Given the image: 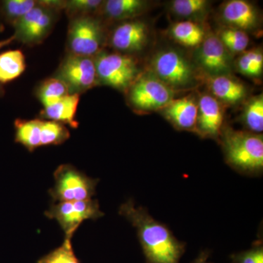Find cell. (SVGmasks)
<instances>
[{
  "label": "cell",
  "instance_id": "6da1fadb",
  "mask_svg": "<svg viewBox=\"0 0 263 263\" xmlns=\"http://www.w3.org/2000/svg\"><path fill=\"white\" fill-rule=\"evenodd\" d=\"M119 213L136 228L147 263H179L186 250L165 224L156 220L147 209L136 206L132 199L123 203Z\"/></svg>",
  "mask_w": 263,
  "mask_h": 263
},
{
  "label": "cell",
  "instance_id": "7a4b0ae2",
  "mask_svg": "<svg viewBox=\"0 0 263 263\" xmlns=\"http://www.w3.org/2000/svg\"><path fill=\"white\" fill-rule=\"evenodd\" d=\"M221 144L226 162L243 174L259 175L263 169V139L259 134L235 130H221Z\"/></svg>",
  "mask_w": 263,
  "mask_h": 263
},
{
  "label": "cell",
  "instance_id": "3957f363",
  "mask_svg": "<svg viewBox=\"0 0 263 263\" xmlns=\"http://www.w3.org/2000/svg\"><path fill=\"white\" fill-rule=\"evenodd\" d=\"M94 60L99 84L125 91L141 75L138 62L129 54L102 51Z\"/></svg>",
  "mask_w": 263,
  "mask_h": 263
},
{
  "label": "cell",
  "instance_id": "277c9868",
  "mask_svg": "<svg viewBox=\"0 0 263 263\" xmlns=\"http://www.w3.org/2000/svg\"><path fill=\"white\" fill-rule=\"evenodd\" d=\"M152 73L172 90L185 89L196 84L193 65L182 53L164 50L155 55L151 62Z\"/></svg>",
  "mask_w": 263,
  "mask_h": 263
},
{
  "label": "cell",
  "instance_id": "5b68a950",
  "mask_svg": "<svg viewBox=\"0 0 263 263\" xmlns=\"http://www.w3.org/2000/svg\"><path fill=\"white\" fill-rule=\"evenodd\" d=\"M105 32L100 21L92 15L71 18L67 33L69 54L95 57L102 51Z\"/></svg>",
  "mask_w": 263,
  "mask_h": 263
},
{
  "label": "cell",
  "instance_id": "8992f818",
  "mask_svg": "<svg viewBox=\"0 0 263 263\" xmlns=\"http://www.w3.org/2000/svg\"><path fill=\"white\" fill-rule=\"evenodd\" d=\"M54 186L49 190L55 202L83 201L95 195L98 180L88 177L71 164H62L55 171Z\"/></svg>",
  "mask_w": 263,
  "mask_h": 263
},
{
  "label": "cell",
  "instance_id": "52a82bcc",
  "mask_svg": "<svg viewBox=\"0 0 263 263\" xmlns=\"http://www.w3.org/2000/svg\"><path fill=\"white\" fill-rule=\"evenodd\" d=\"M128 102L138 111L164 108L174 100V90L152 72L140 75L127 90Z\"/></svg>",
  "mask_w": 263,
  "mask_h": 263
},
{
  "label": "cell",
  "instance_id": "ba28073f",
  "mask_svg": "<svg viewBox=\"0 0 263 263\" xmlns=\"http://www.w3.org/2000/svg\"><path fill=\"white\" fill-rule=\"evenodd\" d=\"M55 77L63 81L70 94L80 95L99 85L94 57L67 54Z\"/></svg>",
  "mask_w": 263,
  "mask_h": 263
},
{
  "label": "cell",
  "instance_id": "9c48e42d",
  "mask_svg": "<svg viewBox=\"0 0 263 263\" xmlns=\"http://www.w3.org/2000/svg\"><path fill=\"white\" fill-rule=\"evenodd\" d=\"M51 219L60 224L65 238H72L81 223L88 219H97L104 215L98 200L55 202L45 213Z\"/></svg>",
  "mask_w": 263,
  "mask_h": 263
},
{
  "label": "cell",
  "instance_id": "30bf717a",
  "mask_svg": "<svg viewBox=\"0 0 263 263\" xmlns=\"http://www.w3.org/2000/svg\"><path fill=\"white\" fill-rule=\"evenodd\" d=\"M56 13L38 3L37 6L13 24L15 40L29 46L42 43L53 28Z\"/></svg>",
  "mask_w": 263,
  "mask_h": 263
},
{
  "label": "cell",
  "instance_id": "8fae6325",
  "mask_svg": "<svg viewBox=\"0 0 263 263\" xmlns=\"http://www.w3.org/2000/svg\"><path fill=\"white\" fill-rule=\"evenodd\" d=\"M197 60L202 70L211 78L230 76L233 68L230 52L214 34L205 35L199 48Z\"/></svg>",
  "mask_w": 263,
  "mask_h": 263
},
{
  "label": "cell",
  "instance_id": "7c38bea8",
  "mask_svg": "<svg viewBox=\"0 0 263 263\" xmlns=\"http://www.w3.org/2000/svg\"><path fill=\"white\" fill-rule=\"evenodd\" d=\"M148 40L146 24L141 21L132 19L114 29L110 35V43L119 53L129 54L142 51L146 47Z\"/></svg>",
  "mask_w": 263,
  "mask_h": 263
},
{
  "label": "cell",
  "instance_id": "4fadbf2b",
  "mask_svg": "<svg viewBox=\"0 0 263 263\" xmlns=\"http://www.w3.org/2000/svg\"><path fill=\"white\" fill-rule=\"evenodd\" d=\"M196 129L202 138H217L223 124V110L219 100L211 95H202L199 100Z\"/></svg>",
  "mask_w": 263,
  "mask_h": 263
},
{
  "label": "cell",
  "instance_id": "5bb4252c",
  "mask_svg": "<svg viewBox=\"0 0 263 263\" xmlns=\"http://www.w3.org/2000/svg\"><path fill=\"white\" fill-rule=\"evenodd\" d=\"M221 15L232 28L250 30L258 24V13L254 5L243 0H232L223 6Z\"/></svg>",
  "mask_w": 263,
  "mask_h": 263
},
{
  "label": "cell",
  "instance_id": "9a60e30c",
  "mask_svg": "<svg viewBox=\"0 0 263 263\" xmlns=\"http://www.w3.org/2000/svg\"><path fill=\"white\" fill-rule=\"evenodd\" d=\"M197 113L198 104L190 96L173 100L164 108L166 118L175 127L183 130H195Z\"/></svg>",
  "mask_w": 263,
  "mask_h": 263
},
{
  "label": "cell",
  "instance_id": "2e32d148",
  "mask_svg": "<svg viewBox=\"0 0 263 263\" xmlns=\"http://www.w3.org/2000/svg\"><path fill=\"white\" fill-rule=\"evenodd\" d=\"M80 95H69L51 106L44 108L43 117L48 120L68 124L71 127H79V122L76 121V116L79 106Z\"/></svg>",
  "mask_w": 263,
  "mask_h": 263
},
{
  "label": "cell",
  "instance_id": "e0dca14e",
  "mask_svg": "<svg viewBox=\"0 0 263 263\" xmlns=\"http://www.w3.org/2000/svg\"><path fill=\"white\" fill-rule=\"evenodd\" d=\"M209 87L214 98L224 103H238L247 95V89L245 85L230 76L211 78Z\"/></svg>",
  "mask_w": 263,
  "mask_h": 263
},
{
  "label": "cell",
  "instance_id": "ac0fdd59",
  "mask_svg": "<svg viewBox=\"0 0 263 263\" xmlns=\"http://www.w3.org/2000/svg\"><path fill=\"white\" fill-rule=\"evenodd\" d=\"M146 6V2L142 0H108L104 1L101 10L112 20H127L141 14Z\"/></svg>",
  "mask_w": 263,
  "mask_h": 263
},
{
  "label": "cell",
  "instance_id": "d6986e66",
  "mask_svg": "<svg viewBox=\"0 0 263 263\" xmlns=\"http://www.w3.org/2000/svg\"><path fill=\"white\" fill-rule=\"evenodd\" d=\"M41 119H16L14 124L15 141L22 144L29 152H33L41 146Z\"/></svg>",
  "mask_w": 263,
  "mask_h": 263
},
{
  "label": "cell",
  "instance_id": "ffe728a7",
  "mask_svg": "<svg viewBox=\"0 0 263 263\" xmlns=\"http://www.w3.org/2000/svg\"><path fill=\"white\" fill-rule=\"evenodd\" d=\"M170 32L175 41L187 47L200 46L205 37L201 26L192 21L177 22L172 26Z\"/></svg>",
  "mask_w": 263,
  "mask_h": 263
},
{
  "label": "cell",
  "instance_id": "44dd1931",
  "mask_svg": "<svg viewBox=\"0 0 263 263\" xmlns=\"http://www.w3.org/2000/svg\"><path fill=\"white\" fill-rule=\"evenodd\" d=\"M25 70V57L20 50H10L0 54V84L15 80Z\"/></svg>",
  "mask_w": 263,
  "mask_h": 263
},
{
  "label": "cell",
  "instance_id": "7402d4cb",
  "mask_svg": "<svg viewBox=\"0 0 263 263\" xmlns=\"http://www.w3.org/2000/svg\"><path fill=\"white\" fill-rule=\"evenodd\" d=\"M69 95L67 85L56 77L43 81L37 90V98L44 108L51 106Z\"/></svg>",
  "mask_w": 263,
  "mask_h": 263
},
{
  "label": "cell",
  "instance_id": "603a6c76",
  "mask_svg": "<svg viewBox=\"0 0 263 263\" xmlns=\"http://www.w3.org/2000/svg\"><path fill=\"white\" fill-rule=\"evenodd\" d=\"M70 138V132L62 123L51 120H42L41 124V146H53L65 143Z\"/></svg>",
  "mask_w": 263,
  "mask_h": 263
},
{
  "label": "cell",
  "instance_id": "cb8c5ba5",
  "mask_svg": "<svg viewBox=\"0 0 263 263\" xmlns=\"http://www.w3.org/2000/svg\"><path fill=\"white\" fill-rule=\"evenodd\" d=\"M243 121L246 126L253 133L263 131V98L262 95L251 99L245 107Z\"/></svg>",
  "mask_w": 263,
  "mask_h": 263
},
{
  "label": "cell",
  "instance_id": "d4e9b609",
  "mask_svg": "<svg viewBox=\"0 0 263 263\" xmlns=\"http://www.w3.org/2000/svg\"><path fill=\"white\" fill-rule=\"evenodd\" d=\"M37 5L34 0H5L2 4V13L5 20L13 25Z\"/></svg>",
  "mask_w": 263,
  "mask_h": 263
},
{
  "label": "cell",
  "instance_id": "484cf974",
  "mask_svg": "<svg viewBox=\"0 0 263 263\" xmlns=\"http://www.w3.org/2000/svg\"><path fill=\"white\" fill-rule=\"evenodd\" d=\"M216 36L229 52L241 53L249 46V37L245 31L231 27L221 29Z\"/></svg>",
  "mask_w": 263,
  "mask_h": 263
},
{
  "label": "cell",
  "instance_id": "4316f807",
  "mask_svg": "<svg viewBox=\"0 0 263 263\" xmlns=\"http://www.w3.org/2000/svg\"><path fill=\"white\" fill-rule=\"evenodd\" d=\"M37 263H81L72 248L71 238H65L62 245L43 256Z\"/></svg>",
  "mask_w": 263,
  "mask_h": 263
},
{
  "label": "cell",
  "instance_id": "83f0119b",
  "mask_svg": "<svg viewBox=\"0 0 263 263\" xmlns=\"http://www.w3.org/2000/svg\"><path fill=\"white\" fill-rule=\"evenodd\" d=\"M103 3L101 0H70L66 1L65 10L71 18L91 15L100 11Z\"/></svg>",
  "mask_w": 263,
  "mask_h": 263
},
{
  "label": "cell",
  "instance_id": "f1b7e54d",
  "mask_svg": "<svg viewBox=\"0 0 263 263\" xmlns=\"http://www.w3.org/2000/svg\"><path fill=\"white\" fill-rule=\"evenodd\" d=\"M209 2L205 0H175L171 9L181 17H193L201 14L207 8Z\"/></svg>",
  "mask_w": 263,
  "mask_h": 263
},
{
  "label": "cell",
  "instance_id": "f546056e",
  "mask_svg": "<svg viewBox=\"0 0 263 263\" xmlns=\"http://www.w3.org/2000/svg\"><path fill=\"white\" fill-rule=\"evenodd\" d=\"M230 263H263L262 240H257L252 248L230 255Z\"/></svg>",
  "mask_w": 263,
  "mask_h": 263
},
{
  "label": "cell",
  "instance_id": "4dcf8cb0",
  "mask_svg": "<svg viewBox=\"0 0 263 263\" xmlns=\"http://www.w3.org/2000/svg\"><path fill=\"white\" fill-rule=\"evenodd\" d=\"M236 67L240 73L252 77V50L243 52L238 57Z\"/></svg>",
  "mask_w": 263,
  "mask_h": 263
},
{
  "label": "cell",
  "instance_id": "1f68e13d",
  "mask_svg": "<svg viewBox=\"0 0 263 263\" xmlns=\"http://www.w3.org/2000/svg\"><path fill=\"white\" fill-rule=\"evenodd\" d=\"M252 77L260 76L263 69V55L260 50H252Z\"/></svg>",
  "mask_w": 263,
  "mask_h": 263
},
{
  "label": "cell",
  "instance_id": "d6a6232c",
  "mask_svg": "<svg viewBox=\"0 0 263 263\" xmlns=\"http://www.w3.org/2000/svg\"><path fill=\"white\" fill-rule=\"evenodd\" d=\"M40 5L53 10V11H60L61 10H65L66 1H60V0H43L37 1Z\"/></svg>",
  "mask_w": 263,
  "mask_h": 263
},
{
  "label": "cell",
  "instance_id": "836d02e7",
  "mask_svg": "<svg viewBox=\"0 0 263 263\" xmlns=\"http://www.w3.org/2000/svg\"><path fill=\"white\" fill-rule=\"evenodd\" d=\"M209 256H210V253H209V251H202V252H200L199 255L197 256V258L192 263H213L209 262Z\"/></svg>",
  "mask_w": 263,
  "mask_h": 263
},
{
  "label": "cell",
  "instance_id": "e575fe53",
  "mask_svg": "<svg viewBox=\"0 0 263 263\" xmlns=\"http://www.w3.org/2000/svg\"><path fill=\"white\" fill-rule=\"evenodd\" d=\"M14 40H15V36L13 35L11 36V37L7 38V39L0 41V49L4 48L5 46H8V45H9L10 43L13 42Z\"/></svg>",
  "mask_w": 263,
  "mask_h": 263
},
{
  "label": "cell",
  "instance_id": "d590c367",
  "mask_svg": "<svg viewBox=\"0 0 263 263\" xmlns=\"http://www.w3.org/2000/svg\"><path fill=\"white\" fill-rule=\"evenodd\" d=\"M4 92V89L2 87L1 84H0V96H2V95Z\"/></svg>",
  "mask_w": 263,
  "mask_h": 263
}]
</instances>
